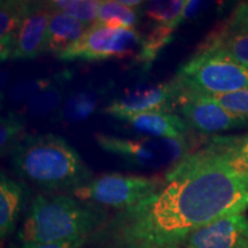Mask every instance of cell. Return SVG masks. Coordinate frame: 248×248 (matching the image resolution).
I'll return each mask as SVG.
<instances>
[{
	"instance_id": "cell-1",
	"label": "cell",
	"mask_w": 248,
	"mask_h": 248,
	"mask_svg": "<svg viewBox=\"0 0 248 248\" xmlns=\"http://www.w3.org/2000/svg\"><path fill=\"white\" fill-rule=\"evenodd\" d=\"M160 190L121 210L94 235L113 248L181 246L195 230L248 208V175L209 145L166 172Z\"/></svg>"
},
{
	"instance_id": "cell-2",
	"label": "cell",
	"mask_w": 248,
	"mask_h": 248,
	"mask_svg": "<svg viewBox=\"0 0 248 248\" xmlns=\"http://www.w3.org/2000/svg\"><path fill=\"white\" fill-rule=\"evenodd\" d=\"M11 157L14 171L46 194L73 193L92 179L78 152L54 133L27 135Z\"/></svg>"
},
{
	"instance_id": "cell-3",
	"label": "cell",
	"mask_w": 248,
	"mask_h": 248,
	"mask_svg": "<svg viewBox=\"0 0 248 248\" xmlns=\"http://www.w3.org/2000/svg\"><path fill=\"white\" fill-rule=\"evenodd\" d=\"M107 213L67 194H38L18 232L21 248L94 234L106 224Z\"/></svg>"
},
{
	"instance_id": "cell-4",
	"label": "cell",
	"mask_w": 248,
	"mask_h": 248,
	"mask_svg": "<svg viewBox=\"0 0 248 248\" xmlns=\"http://www.w3.org/2000/svg\"><path fill=\"white\" fill-rule=\"evenodd\" d=\"M95 141L102 150L117 155L126 163L153 171L168 172L191 155L187 139H129L99 132L95 135Z\"/></svg>"
},
{
	"instance_id": "cell-5",
	"label": "cell",
	"mask_w": 248,
	"mask_h": 248,
	"mask_svg": "<svg viewBox=\"0 0 248 248\" xmlns=\"http://www.w3.org/2000/svg\"><path fill=\"white\" fill-rule=\"evenodd\" d=\"M175 79L183 90V98L224 94L248 89V67L195 53L179 68Z\"/></svg>"
},
{
	"instance_id": "cell-6",
	"label": "cell",
	"mask_w": 248,
	"mask_h": 248,
	"mask_svg": "<svg viewBox=\"0 0 248 248\" xmlns=\"http://www.w3.org/2000/svg\"><path fill=\"white\" fill-rule=\"evenodd\" d=\"M164 176H137L109 172L92 178L88 184L73 192L74 198L95 206L124 210L135 206L148 195L160 190Z\"/></svg>"
},
{
	"instance_id": "cell-7",
	"label": "cell",
	"mask_w": 248,
	"mask_h": 248,
	"mask_svg": "<svg viewBox=\"0 0 248 248\" xmlns=\"http://www.w3.org/2000/svg\"><path fill=\"white\" fill-rule=\"evenodd\" d=\"M142 37L136 29L92 24L75 45L60 54L61 61H105L133 57L140 49Z\"/></svg>"
},
{
	"instance_id": "cell-8",
	"label": "cell",
	"mask_w": 248,
	"mask_h": 248,
	"mask_svg": "<svg viewBox=\"0 0 248 248\" xmlns=\"http://www.w3.org/2000/svg\"><path fill=\"white\" fill-rule=\"evenodd\" d=\"M183 90L173 78L170 82L138 90L122 98L114 99L102 111L120 120L150 111L169 113L173 105L179 104L181 106Z\"/></svg>"
},
{
	"instance_id": "cell-9",
	"label": "cell",
	"mask_w": 248,
	"mask_h": 248,
	"mask_svg": "<svg viewBox=\"0 0 248 248\" xmlns=\"http://www.w3.org/2000/svg\"><path fill=\"white\" fill-rule=\"evenodd\" d=\"M183 119L204 135H215L246 125L248 119L226 110L203 95H185L181 102Z\"/></svg>"
},
{
	"instance_id": "cell-10",
	"label": "cell",
	"mask_w": 248,
	"mask_h": 248,
	"mask_svg": "<svg viewBox=\"0 0 248 248\" xmlns=\"http://www.w3.org/2000/svg\"><path fill=\"white\" fill-rule=\"evenodd\" d=\"M185 248H247L248 218L243 213L225 215L195 230Z\"/></svg>"
},
{
	"instance_id": "cell-11",
	"label": "cell",
	"mask_w": 248,
	"mask_h": 248,
	"mask_svg": "<svg viewBox=\"0 0 248 248\" xmlns=\"http://www.w3.org/2000/svg\"><path fill=\"white\" fill-rule=\"evenodd\" d=\"M52 13L45 1H28L11 60H31L46 52Z\"/></svg>"
},
{
	"instance_id": "cell-12",
	"label": "cell",
	"mask_w": 248,
	"mask_h": 248,
	"mask_svg": "<svg viewBox=\"0 0 248 248\" xmlns=\"http://www.w3.org/2000/svg\"><path fill=\"white\" fill-rule=\"evenodd\" d=\"M123 121L145 137L186 139L190 129V125L183 117L164 111L137 114L125 117Z\"/></svg>"
},
{
	"instance_id": "cell-13",
	"label": "cell",
	"mask_w": 248,
	"mask_h": 248,
	"mask_svg": "<svg viewBox=\"0 0 248 248\" xmlns=\"http://www.w3.org/2000/svg\"><path fill=\"white\" fill-rule=\"evenodd\" d=\"M197 54L209 55L248 67V33L233 32L223 27L207 37L198 48Z\"/></svg>"
},
{
	"instance_id": "cell-14",
	"label": "cell",
	"mask_w": 248,
	"mask_h": 248,
	"mask_svg": "<svg viewBox=\"0 0 248 248\" xmlns=\"http://www.w3.org/2000/svg\"><path fill=\"white\" fill-rule=\"evenodd\" d=\"M89 28V24L80 22L63 12L53 11L47 31L46 52L58 58L75 45L84 36Z\"/></svg>"
},
{
	"instance_id": "cell-15",
	"label": "cell",
	"mask_w": 248,
	"mask_h": 248,
	"mask_svg": "<svg viewBox=\"0 0 248 248\" xmlns=\"http://www.w3.org/2000/svg\"><path fill=\"white\" fill-rule=\"evenodd\" d=\"M23 183L11 179L4 172L0 173V237L4 241L16 225L23 206Z\"/></svg>"
},
{
	"instance_id": "cell-16",
	"label": "cell",
	"mask_w": 248,
	"mask_h": 248,
	"mask_svg": "<svg viewBox=\"0 0 248 248\" xmlns=\"http://www.w3.org/2000/svg\"><path fill=\"white\" fill-rule=\"evenodd\" d=\"M28 7V1L1 0L0 2V59L9 60Z\"/></svg>"
},
{
	"instance_id": "cell-17",
	"label": "cell",
	"mask_w": 248,
	"mask_h": 248,
	"mask_svg": "<svg viewBox=\"0 0 248 248\" xmlns=\"http://www.w3.org/2000/svg\"><path fill=\"white\" fill-rule=\"evenodd\" d=\"M102 93L100 89H84L75 92L57 111V119L69 124L83 122L97 110Z\"/></svg>"
},
{
	"instance_id": "cell-18",
	"label": "cell",
	"mask_w": 248,
	"mask_h": 248,
	"mask_svg": "<svg viewBox=\"0 0 248 248\" xmlns=\"http://www.w3.org/2000/svg\"><path fill=\"white\" fill-rule=\"evenodd\" d=\"M139 22L138 9L123 5L120 0H101L94 24L107 28L135 29Z\"/></svg>"
},
{
	"instance_id": "cell-19",
	"label": "cell",
	"mask_w": 248,
	"mask_h": 248,
	"mask_svg": "<svg viewBox=\"0 0 248 248\" xmlns=\"http://www.w3.org/2000/svg\"><path fill=\"white\" fill-rule=\"evenodd\" d=\"M69 79L68 73H62L53 85L39 93L35 98L28 101L24 106L26 114L31 116H45L60 109V101L63 94V83Z\"/></svg>"
},
{
	"instance_id": "cell-20",
	"label": "cell",
	"mask_w": 248,
	"mask_h": 248,
	"mask_svg": "<svg viewBox=\"0 0 248 248\" xmlns=\"http://www.w3.org/2000/svg\"><path fill=\"white\" fill-rule=\"evenodd\" d=\"M210 146L219 152L233 168L248 175V136L216 137Z\"/></svg>"
},
{
	"instance_id": "cell-21",
	"label": "cell",
	"mask_w": 248,
	"mask_h": 248,
	"mask_svg": "<svg viewBox=\"0 0 248 248\" xmlns=\"http://www.w3.org/2000/svg\"><path fill=\"white\" fill-rule=\"evenodd\" d=\"M175 28L168 26H160L155 24V27L147 36L142 38L140 49L136 55V61L145 67H150L164 46L171 42Z\"/></svg>"
},
{
	"instance_id": "cell-22",
	"label": "cell",
	"mask_w": 248,
	"mask_h": 248,
	"mask_svg": "<svg viewBox=\"0 0 248 248\" xmlns=\"http://www.w3.org/2000/svg\"><path fill=\"white\" fill-rule=\"evenodd\" d=\"M185 0H162L147 1L142 8L144 13L154 21L155 24L177 28L182 23V13L184 11Z\"/></svg>"
},
{
	"instance_id": "cell-23",
	"label": "cell",
	"mask_w": 248,
	"mask_h": 248,
	"mask_svg": "<svg viewBox=\"0 0 248 248\" xmlns=\"http://www.w3.org/2000/svg\"><path fill=\"white\" fill-rule=\"evenodd\" d=\"M45 2L52 11L63 12L89 26L94 24L101 5V0H52Z\"/></svg>"
},
{
	"instance_id": "cell-24",
	"label": "cell",
	"mask_w": 248,
	"mask_h": 248,
	"mask_svg": "<svg viewBox=\"0 0 248 248\" xmlns=\"http://www.w3.org/2000/svg\"><path fill=\"white\" fill-rule=\"evenodd\" d=\"M23 116L9 111L0 119V152L1 155L12 153V151L26 137Z\"/></svg>"
},
{
	"instance_id": "cell-25",
	"label": "cell",
	"mask_w": 248,
	"mask_h": 248,
	"mask_svg": "<svg viewBox=\"0 0 248 248\" xmlns=\"http://www.w3.org/2000/svg\"><path fill=\"white\" fill-rule=\"evenodd\" d=\"M59 75L60 74L53 77H48V78H37L15 83L9 90V95L15 101H30L39 93L53 85L58 80Z\"/></svg>"
},
{
	"instance_id": "cell-26",
	"label": "cell",
	"mask_w": 248,
	"mask_h": 248,
	"mask_svg": "<svg viewBox=\"0 0 248 248\" xmlns=\"http://www.w3.org/2000/svg\"><path fill=\"white\" fill-rule=\"evenodd\" d=\"M221 105L226 110L248 119V89L224 94L203 95Z\"/></svg>"
},
{
	"instance_id": "cell-27",
	"label": "cell",
	"mask_w": 248,
	"mask_h": 248,
	"mask_svg": "<svg viewBox=\"0 0 248 248\" xmlns=\"http://www.w3.org/2000/svg\"><path fill=\"white\" fill-rule=\"evenodd\" d=\"M224 27L233 32L248 33V1L240 2L234 8Z\"/></svg>"
},
{
	"instance_id": "cell-28",
	"label": "cell",
	"mask_w": 248,
	"mask_h": 248,
	"mask_svg": "<svg viewBox=\"0 0 248 248\" xmlns=\"http://www.w3.org/2000/svg\"><path fill=\"white\" fill-rule=\"evenodd\" d=\"M209 6V2L206 1H194V0H187L185 4L184 11L182 13V22L188 20L197 18L203 11Z\"/></svg>"
},
{
	"instance_id": "cell-29",
	"label": "cell",
	"mask_w": 248,
	"mask_h": 248,
	"mask_svg": "<svg viewBox=\"0 0 248 248\" xmlns=\"http://www.w3.org/2000/svg\"><path fill=\"white\" fill-rule=\"evenodd\" d=\"M89 237L75 238L66 241H59V243H51V244H42L36 245V246L30 248H80L83 247L88 241Z\"/></svg>"
},
{
	"instance_id": "cell-30",
	"label": "cell",
	"mask_w": 248,
	"mask_h": 248,
	"mask_svg": "<svg viewBox=\"0 0 248 248\" xmlns=\"http://www.w3.org/2000/svg\"><path fill=\"white\" fill-rule=\"evenodd\" d=\"M155 248H179V246H168V247H155Z\"/></svg>"
},
{
	"instance_id": "cell-31",
	"label": "cell",
	"mask_w": 248,
	"mask_h": 248,
	"mask_svg": "<svg viewBox=\"0 0 248 248\" xmlns=\"http://www.w3.org/2000/svg\"><path fill=\"white\" fill-rule=\"evenodd\" d=\"M247 248H248V247H247Z\"/></svg>"
}]
</instances>
